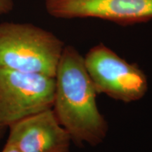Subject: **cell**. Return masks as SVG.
<instances>
[{
	"mask_svg": "<svg viewBox=\"0 0 152 152\" xmlns=\"http://www.w3.org/2000/svg\"><path fill=\"white\" fill-rule=\"evenodd\" d=\"M52 109L58 122L78 145L96 146L104 140L108 126L99 111L96 92L84 57L73 46H64L55 75Z\"/></svg>",
	"mask_w": 152,
	"mask_h": 152,
	"instance_id": "cell-1",
	"label": "cell"
},
{
	"mask_svg": "<svg viewBox=\"0 0 152 152\" xmlns=\"http://www.w3.org/2000/svg\"><path fill=\"white\" fill-rule=\"evenodd\" d=\"M64 43L32 23H0V68L55 77Z\"/></svg>",
	"mask_w": 152,
	"mask_h": 152,
	"instance_id": "cell-2",
	"label": "cell"
},
{
	"mask_svg": "<svg viewBox=\"0 0 152 152\" xmlns=\"http://www.w3.org/2000/svg\"><path fill=\"white\" fill-rule=\"evenodd\" d=\"M55 86L54 77L0 68V123L9 128L52 109Z\"/></svg>",
	"mask_w": 152,
	"mask_h": 152,
	"instance_id": "cell-3",
	"label": "cell"
},
{
	"mask_svg": "<svg viewBox=\"0 0 152 152\" xmlns=\"http://www.w3.org/2000/svg\"><path fill=\"white\" fill-rule=\"evenodd\" d=\"M85 67L97 93L124 102L143 97L147 80L136 64L120 57L104 44L96 45L84 57Z\"/></svg>",
	"mask_w": 152,
	"mask_h": 152,
	"instance_id": "cell-4",
	"label": "cell"
},
{
	"mask_svg": "<svg viewBox=\"0 0 152 152\" xmlns=\"http://www.w3.org/2000/svg\"><path fill=\"white\" fill-rule=\"evenodd\" d=\"M45 5L56 18H96L124 26L152 19V0H45Z\"/></svg>",
	"mask_w": 152,
	"mask_h": 152,
	"instance_id": "cell-5",
	"label": "cell"
},
{
	"mask_svg": "<svg viewBox=\"0 0 152 152\" xmlns=\"http://www.w3.org/2000/svg\"><path fill=\"white\" fill-rule=\"evenodd\" d=\"M9 128L7 142L21 152H69L71 137L53 109L20 120Z\"/></svg>",
	"mask_w": 152,
	"mask_h": 152,
	"instance_id": "cell-6",
	"label": "cell"
},
{
	"mask_svg": "<svg viewBox=\"0 0 152 152\" xmlns=\"http://www.w3.org/2000/svg\"><path fill=\"white\" fill-rule=\"evenodd\" d=\"M14 3L13 0H0V16L13 11Z\"/></svg>",
	"mask_w": 152,
	"mask_h": 152,
	"instance_id": "cell-7",
	"label": "cell"
},
{
	"mask_svg": "<svg viewBox=\"0 0 152 152\" xmlns=\"http://www.w3.org/2000/svg\"><path fill=\"white\" fill-rule=\"evenodd\" d=\"M1 152H21L14 144L7 142Z\"/></svg>",
	"mask_w": 152,
	"mask_h": 152,
	"instance_id": "cell-8",
	"label": "cell"
},
{
	"mask_svg": "<svg viewBox=\"0 0 152 152\" xmlns=\"http://www.w3.org/2000/svg\"><path fill=\"white\" fill-rule=\"evenodd\" d=\"M7 128V127L4 126L3 125H1V123H0V141H1V140L2 139L4 134L5 133V130Z\"/></svg>",
	"mask_w": 152,
	"mask_h": 152,
	"instance_id": "cell-9",
	"label": "cell"
}]
</instances>
